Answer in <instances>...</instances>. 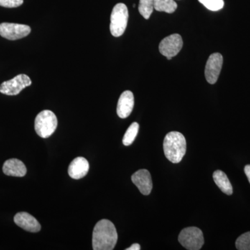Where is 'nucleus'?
I'll return each instance as SVG.
<instances>
[{"label":"nucleus","instance_id":"16","mask_svg":"<svg viewBox=\"0 0 250 250\" xmlns=\"http://www.w3.org/2000/svg\"><path fill=\"white\" fill-rule=\"evenodd\" d=\"M177 8V3L174 0H154V9L156 11L172 14Z\"/></svg>","mask_w":250,"mask_h":250},{"label":"nucleus","instance_id":"3","mask_svg":"<svg viewBox=\"0 0 250 250\" xmlns=\"http://www.w3.org/2000/svg\"><path fill=\"white\" fill-rule=\"evenodd\" d=\"M58 125L57 116L49 110H44L37 115L35 119L36 134L41 138L47 139L52 136Z\"/></svg>","mask_w":250,"mask_h":250},{"label":"nucleus","instance_id":"23","mask_svg":"<svg viewBox=\"0 0 250 250\" xmlns=\"http://www.w3.org/2000/svg\"><path fill=\"white\" fill-rule=\"evenodd\" d=\"M244 170L245 173H246L250 184V165H247L246 167H245Z\"/></svg>","mask_w":250,"mask_h":250},{"label":"nucleus","instance_id":"19","mask_svg":"<svg viewBox=\"0 0 250 250\" xmlns=\"http://www.w3.org/2000/svg\"><path fill=\"white\" fill-rule=\"evenodd\" d=\"M237 250H250V231L241 235L236 241Z\"/></svg>","mask_w":250,"mask_h":250},{"label":"nucleus","instance_id":"21","mask_svg":"<svg viewBox=\"0 0 250 250\" xmlns=\"http://www.w3.org/2000/svg\"><path fill=\"white\" fill-rule=\"evenodd\" d=\"M24 0H0V6L6 8H16L21 6Z\"/></svg>","mask_w":250,"mask_h":250},{"label":"nucleus","instance_id":"8","mask_svg":"<svg viewBox=\"0 0 250 250\" xmlns=\"http://www.w3.org/2000/svg\"><path fill=\"white\" fill-rule=\"evenodd\" d=\"M183 47V40L178 34H172L163 39L159 44V52L162 55L167 57H175Z\"/></svg>","mask_w":250,"mask_h":250},{"label":"nucleus","instance_id":"14","mask_svg":"<svg viewBox=\"0 0 250 250\" xmlns=\"http://www.w3.org/2000/svg\"><path fill=\"white\" fill-rule=\"evenodd\" d=\"M3 172L6 175L22 177L27 173V168L21 160L11 159L5 161L3 166Z\"/></svg>","mask_w":250,"mask_h":250},{"label":"nucleus","instance_id":"2","mask_svg":"<svg viewBox=\"0 0 250 250\" xmlns=\"http://www.w3.org/2000/svg\"><path fill=\"white\" fill-rule=\"evenodd\" d=\"M164 150L166 157L171 162H181L187 152V141L184 135L178 131L168 133L164 139Z\"/></svg>","mask_w":250,"mask_h":250},{"label":"nucleus","instance_id":"4","mask_svg":"<svg viewBox=\"0 0 250 250\" xmlns=\"http://www.w3.org/2000/svg\"><path fill=\"white\" fill-rule=\"evenodd\" d=\"M129 12L126 5L123 3L117 4L113 7L111 15L110 31L114 37H120L124 34L127 26Z\"/></svg>","mask_w":250,"mask_h":250},{"label":"nucleus","instance_id":"12","mask_svg":"<svg viewBox=\"0 0 250 250\" xmlns=\"http://www.w3.org/2000/svg\"><path fill=\"white\" fill-rule=\"evenodd\" d=\"M14 222L18 227L29 232H39L41 229L40 223L38 220L26 212L18 213L15 215Z\"/></svg>","mask_w":250,"mask_h":250},{"label":"nucleus","instance_id":"22","mask_svg":"<svg viewBox=\"0 0 250 250\" xmlns=\"http://www.w3.org/2000/svg\"><path fill=\"white\" fill-rule=\"evenodd\" d=\"M141 250V246L138 243H134L129 248H126V250Z\"/></svg>","mask_w":250,"mask_h":250},{"label":"nucleus","instance_id":"13","mask_svg":"<svg viewBox=\"0 0 250 250\" xmlns=\"http://www.w3.org/2000/svg\"><path fill=\"white\" fill-rule=\"evenodd\" d=\"M89 170L88 161L83 157H77L68 167V174L71 178L80 179L84 177Z\"/></svg>","mask_w":250,"mask_h":250},{"label":"nucleus","instance_id":"9","mask_svg":"<svg viewBox=\"0 0 250 250\" xmlns=\"http://www.w3.org/2000/svg\"><path fill=\"white\" fill-rule=\"evenodd\" d=\"M223 57L220 53H213L208 57L205 67L206 80L210 84H214L218 80L223 67Z\"/></svg>","mask_w":250,"mask_h":250},{"label":"nucleus","instance_id":"7","mask_svg":"<svg viewBox=\"0 0 250 250\" xmlns=\"http://www.w3.org/2000/svg\"><path fill=\"white\" fill-rule=\"evenodd\" d=\"M31 27L26 24L3 22L0 24V36L10 41L23 39L31 33Z\"/></svg>","mask_w":250,"mask_h":250},{"label":"nucleus","instance_id":"10","mask_svg":"<svg viewBox=\"0 0 250 250\" xmlns=\"http://www.w3.org/2000/svg\"><path fill=\"white\" fill-rule=\"evenodd\" d=\"M131 180L143 195L150 194L152 190V180L149 171L146 169L138 170L131 176Z\"/></svg>","mask_w":250,"mask_h":250},{"label":"nucleus","instance_id":"15","mask_svg":"<svg viewBox=\"0 0 250 250\" xmlns=\"http://www.w3.org/2000/svg\"><path fill=\"white\" fill-rule=\"evenodd\" d=\"M213 178L215 184L218 186L222 192L228 195H232V186L225 172L221 170L215 171L213 172Z\"/></svg>","mask_w":250,"mask_h":250},{"label":"nucleus","instance_id":"6","mask_svg":"<svg viewBox=\"0 0 250 250\" xmlns=\"http://www.w3.org/2000/svg\"><path fill=\"white\" fill-rule=\"evenodd\" d=\"M31 83L32 82L29 76L21 74L11 80L3 82L0 85V93L10 96L17 95Z\"/></svg>","mask_w":250,"mask_h":250},{"label":"nucleus","instance_id":"5","mask_svg":"<svg viewBox=\"0 0 250 250\" xmlns=\"http://www.w3.org/2000/svg\"><path fill=\"white\" fill-rule=\"evenodd\" d=\"M178 240L184 248L189 250H200L205 243L203 233L195 227L184 229L179 233Z\"/></svg>","mask_w":250,"mask_h":250},{"label":"nucleus","instance_id":"17","mask_svg":"<svg viewBox=\"0 0 250 250\" xmlns=\"http://www.w3.org/2000/svg\"><path fill=\"white\" fill-rule=\"evenodd\" d=\"M139 125L137 123H133L130 125L129 127L126 130L124 137H123V143L125 146H129L134 142L135 139L139 133Z\"/></svg>","mask_w":250,"mask_h":250},{"label":"nucleus","instance_id":"1","mask_svg":"<svg viewBox=\"0 0 250 250\" xmlns=\"http://www.w3.org/2000/svg\"><path fill=\"white\" fill-rule=\"evenodd\" d=\"M118 241V233L113 223L103 219L94 228L93 249L94 250H112Z\"/></svg>","mask_w":250,"mask_h":250},{"label":"nucleus","instance_id":"18","mask_svg":"<svg viewBox=\"0 0 250 250\" xmlns=\"http://www.w3.org/2000/svg\"><path fill=\"white\" fill-rule=\"evenodd\" d=\"M154 10V0H140L139 11L145 19H149Z\"/></svg>","mask_w":250,"mask_h":250},{"label":"nucleus","instance_id":"11","mask_svg":"<svg viewBox=\"0 0 250 250\" xmlns=\"http://www.w3.org/2000/svg\"><path fill=\"white\" fill-rule=\"evenodd\" d=\"M134 106V94L130 90H125L121 94L117 106V114L125 119L131 114Z\"/></svg>","mask_w":250,"mask_h":250},{"label":"nucleus","instance_id":"20","mask_svg":"<svg viewBox=\"0 0 250 250\" xmlns=\"http://www.w3.org/2000/svg\"><path fill=\"white\" fill-rule=\"evenodd\" d=\"M207 9L212 11H217L223 8V0H198Z\"/></svg>","mask_w":250,"mask_h":250},{"label":"nucleus","instance_id":"24","mask_svg":"<svg viewBox=\"0 0 250 250\" xmlns=\"http://www.w3.org/2000/svg\"><path fill=\"white\" fill-rule=\"evenodd\" d=\"M167 59H168V60H171L172 58H171V57H167Z\"/></svg>","mask_w":250,"mask_h":250}]
</instances>
